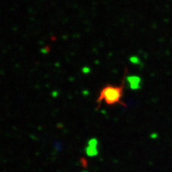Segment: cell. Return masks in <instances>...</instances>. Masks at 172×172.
<instances>
[{
	"instance_id": "3957f363",
	"label": "cell",
	"mask_w": 172,
	"mask_h": 172,
	"mask_svg": "<svg viewBox=\"0 0 172 172\" xmlns=\"http://www.w3.org/2000/svg\"><path fill=\"white\" fill-rule=\"evenodd\" d=\"M86 153L87 155L89 156H93L97 154V150H96V147H93V146H88V148L86 149Z\"/></svg>"
},
{
	"instance_id": "6da1fadb",
	"label": "cell",
	"mask_w": 172,
	"mask_h": 172,
	"mask_svg": "<svg viewBox=\"0 0 172 172\" xmlns=\"http://www.w3.org/2000/svg\"><path fill=\"white\" fill-rule=\"evenodd\" d=\"M125 77L123 78L122 82L119 85H106L101 88L99 92L98 97L96 102L100 105L102 102H105L107 105H120L126 106L125 103L123 101L124 97V89Z\"/></svg>"
},
{
	"instance_id": "7a4b0ae2",
	"label": "cell",
	"mask_w": 172,
	"mask_h": 172,
	"mask_svg": "<svg viewBox=\"0 0 172 172\" xmlns=\"http://www.w3.org/2000/svg\"><path fill=\"white\" fill-rule=\"evenodd\" d=\"M127 81H128L131 89H137L140 85V78L137 76H130L127 77Z\"/></svg>"
}]
</instances>
